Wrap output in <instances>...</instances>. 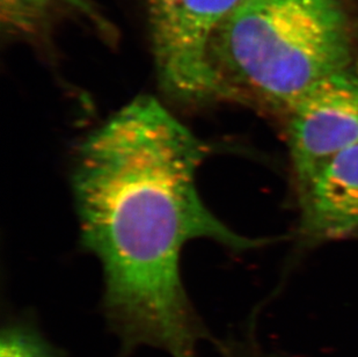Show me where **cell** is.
Returning <instances> with one entry per match:
<instances>
[{
    "instance_id": "52a82bcc",
    "label": "cell",
    "mask_w": 358,
    "mask_h": 357,
    "mask_svg": "<svg viewBox=\"0 0 358 357\" xmlns=\"http://www.w3.org/2000/svg\"><path fill=\"white\" fill-rule=\"evenodd\" d=\"M0 357H54L47 346L26 328L10 327L3 330Z\"/></svg>"
},
{
    "instance_id": "8992f818",
    "label": "cell",
    "mask_w": 358,
    "mask_h": 357,
    "mask_svg": "<svg viewBox=\"0 0 358 357\" xmlns=\"http://www.w3.org/2000/svg\"><path fill=\"white\" fill-rule=\"evenodd\" d=\"M69 4L101 24L87 0H0V19L10 34H38L51 10L58 4Z\"/></svg>"
},
{
    "instance_id": "6da1fadb",
    "label": "cell",
    "mask_w": 358,
    "mask_h": 357,
    "mask_svg": "<svg viewBox=\"0 0 358 357\" xmlns=\"http://www.w3.org/2000/svg\"><path fill=\"white\" fill-rule=\"evenodd\" d=\"M213 151L148 95L76 151L81 244L101 263L106 314L128 349L151 346L196 357L204 330L180 276L183 247L199 238L234 251L261 245L227 227L201 199L197 169Z\"/></svg>"
},
{
    "instance_id": "3957f363",
    "label": "cell",
    "mask_w": 358,
    "mask_h": 357,
    "mask_svg": "<svg viewBox=\"0 0 358 357\" xmlns=\"http://www.w3.org/2000/svg\"><path fill=\"white\" fill-rule=\"evenodd\" d=\"M243 0H149L160 88L174 105L199 111L220 104L211 50L217 33Z\"/></svg>"
},
{
    "instance_id": "277c9868",
    "label": "cell",
    "mask_w": 358,
    "mask_h": 357,
    "mask_svg": "<svg viewBox=\"0 0 358 357\" xmlns=\"http://www.w3.org/2000/svg\"><path fill=\"white\" fill-rule=\"evenodd\" d=\"M297 189L358 144V66L321 79L282 120Z\"/></svg>"
},
{
    "instance_id": "5b68a950",
    "label": "cell",
    "mask_w": 358,
    "mask_h": 357,
    "mask_svg": "<svg viewBox=\"0 0 358 357\" xmlns=\"http://www.w3.org/2000/svg\"><path fill=\"white\" fill-rule=\"evenodd\" d=\"M299 234L308 244L358 233V144L338 153L298 188Z\"/></svg>"
},
{
    "instance_id": "7a4b0ae2",
    "label": "cell",
    "mask_w": 358,
    "mask_h": 357,
    "mask_svg": "<svg viewBox=\"0 0 358 357\" xmlns=\"http://www.w3.org/2000/svg\"><path fill=\"white\" fill-rule=\"evenodd\" d=\"M220 102L283 120L321 79L358 66L336 0H243L213 40Z\"/></svg>"
}]
</instances>
